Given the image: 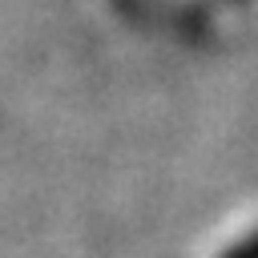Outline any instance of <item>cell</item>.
Listing matches in <instances>:
<instances>
[{
	"label": "cell",
	"instance_id": "obj_1",
	"mask_svg": "<svg viewBox=\"0 0 258 258\" xmlns=\"http://www.w3.org/2000/svg\"><path fill=\"white\" fill-rule=\"evenodd\" d=\"M218 258H258V230H250L246 238H238L230 250H222Z\"/></svg>",
	"mask_w": 258,
	"mask_h": 258
}]
</instances>
